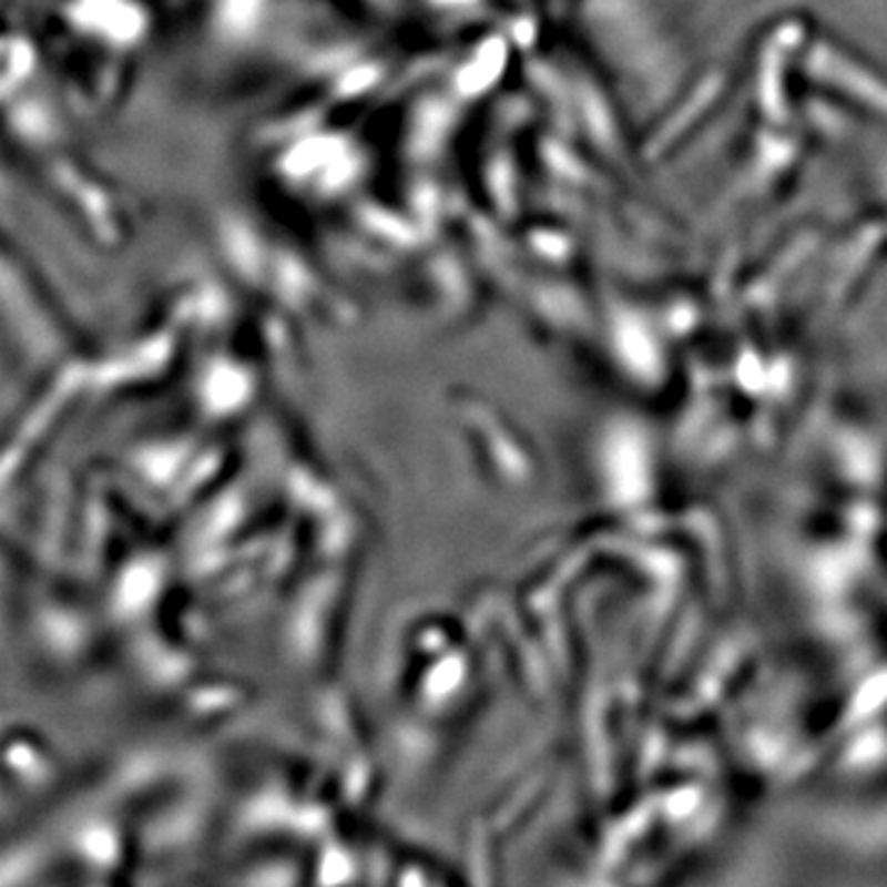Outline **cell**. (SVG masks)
Returning a JSON list of instances; mask_svg holds the SVG:
<instances>
[{"mask_svg":"<svg viewBox=\"0 0 887 887\" xmlns=\"http://www.w3.org/2000/svg\"><path fill=\"white\" fill-rule=\"evenodd\" d=\"M798 80L818 99L887 121V72L834 35H808L798 60Z\"/></svg>","mask_w":887,"mask_h":887,"instance_id":"cell-1","label":"cell"},{"mask_svg":"<svg viewBox=\"0 0 887 887\" xmlns=\"http://www.w3.org/2000/svg\"><path fill=\"white\" fill-rule=\"evenodd\" d=\"M723 77L710 74L693 80V84H685L679 94L673 96L671 104H665L653 126H649L646 141L639 146V155L643 161H661L665 153L679 146L687 131H693L701 124V116L710 114L720 102V86H723Z\"/></svg>","mask_w":887,"mask_h":887,"instance_id":"cell-2","label":"cell"},{"mask_svg":"<svg viewBox=\"0 0 887 887\" xmlns=\"http://www.w3.org/2000/svg\"><path fill=\"white\" fill-rule=\"evenodd\" d=\"M873 187L880 203V222L887 227V151L880 153L873 165Z\"/></svg>","mask_w":887,"mask_h":887,"instance_id":"cell-3","label":"cell"}]
</instances>
